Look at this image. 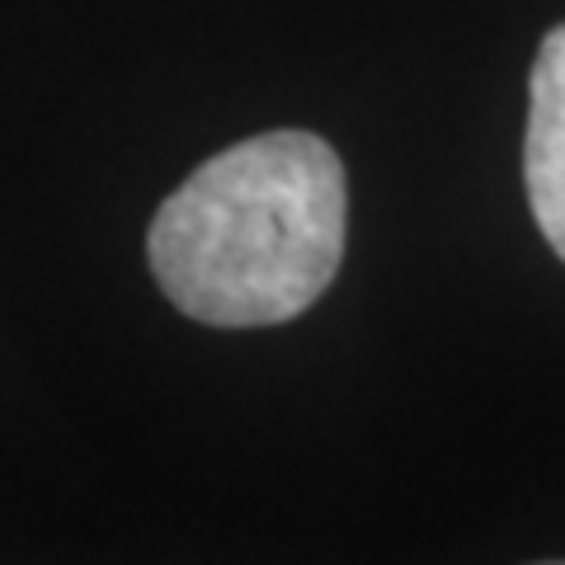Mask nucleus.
<instances>
[{
    "instance_id": "nucleus-3",
    "label": "nucleus",
    "mask_w": 565,
    "mask_h": 565,
    "mask_svg": "<svg viewBox=\"0 0 565 565\" xmlns=\"http://www.w3.org/2000/svg\"><path fill=\"white\" fill-rule=\"evenodd\" d=\"M542 565H565V561H542Z\"/></svg>"
},
{
    "instance_id": "nucleus-1",
    "label": "nucleus",
    "mask_w": 565,
    "mask_h": 565,
    "mask_svg": "<svg viewBox=\"0 0 565 565\" xmlns=\"http://www.w3.org/2000/svg\"><path fill=\"white\" fill-rule=\"evenodd\" d=\"M349 236L344 166L326 137L278 128L203 161L156 207L147 259L189 321L282 326L321 302Z\"/></svg>"
},
{
    "instance_id": "nucleus-2",
    "label": "nucleus",
    "mask_w": 565,
    "mask_h": 565,
    "mask_svg": "<svg viewBox=\"0 0 565 565\" xmlns=\"http://www.w3.org/2000/svg\"><path fill=\"white\" fill-rule=\"evenodd\" d=\"M523 180L537 232L565 264V24L542 39L533 81H527Z\"/></svg>"
}]
</instances>
